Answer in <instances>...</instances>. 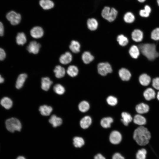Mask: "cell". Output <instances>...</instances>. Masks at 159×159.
I'll return each instance as SVG.
<instances>
[{"label":"cell","instance_id":"9c48e42d","mask_svg":"<svg viewBox=\"0 0 159 159\" xmlns=\"http://www.w3.org/2000/svg\"><path fill=\"white\" fill-rule=\"evenodd\" d=\"M86 24L87 29L91 31H96L99 26L98 21L94 18L88 19L87 21Z\"/></svg>","mask_w":159,"mask_h":159},{"label":"cell","instance_id":"484cf974","mask_svg":"<svg viewBox=\"0 0 159 159\" xmlns=\"http://www.w3.org/2000/svg\"><path fill=\"white\" fill-rule=\"evenodd\" d=\"M92 123V119L88 116H85L81 120L80 125L82 128L85 129L88 128Z\"/></svg>","mask_w":159,"mask_h":159},{"label":"cell","instance_id":"5bb4252c","mask_svg":"<svg viewBox=\"0 0 159 159\" xmlns=\"http://www.w3.org/2000/svg\"><path fill=\"white\" fill-rule=\"evenodd\" d=\"M119 77L123 81L129 80L131 76L130 72L127 69L122 68L120 69L118 72Z\"/></svg>","mask_w":159,"mask_h":159},{"label":"cell","instance_id":"8d00e7d4","mask_svg":"<svg viewBox=\"0 0 159 159\" xmlns=\"http://www.w3.org/2000/svg\"><path fill=\"white\" fill-rule=\"evenodd\" d=\"M79 109L82 112H85L90 108V105L87 101H83L81 102L79 105Z\"/></svg>","mask_w":159,"mask_h":159},{"label":"cell","instance_id":"1f68e13d","mask_svg":"<svg viewBox=\"0 0 159 159\" xmlns=\"http://www.w3.org/2000/svg\"><path fill=\"white\" fill-rule=\"evenodd\" d=\"M17 44L19 45H23L26 42V38L25 34L23 32L19 33L16 37Z\"/></svg>","mask_w":159,"mask_h":159},{"label":"cell","instance_id":"c3c4849f","mask_svg":"<svg viewBox=\"0 0 159 159\" xmlns=\"http://www.w3.org/2000/svg\"><path fill=\"white\" fill-rule=\"evenodd\" d=\"M4 78L2 77L0 74V84L3 83L4 82Z\"/></svg>","mask_w":159,"mask_h":159},{"label":"cell","instance_id":"52a82bcc","mask_svg":"<svg viewBox=\"0 0 159 159\" xmlns=\"http://www.w3.org/2000/svg\"><path fill=\"white\" fill-rule=\"evenodd\" d=\"M135 110L138 114H144L147 113L149 112L150 107L148 104L141 102L136 105Z\"/></svg>","mask_w":159,"mask_h":159},{"label":"cell","instance_id":"5b68a950","mask_svg":"<svg viewBox=\"0 0 159 159\" xmlns=\"http://www.w3.org/2000/svg\"><path fill=\"white\" fill-rule=\"evenodd\" d=\"M97 69L98 73L102 76H105L112 71L111 65L107 62L99 63L97 66Z\"/></svg>","mask_w":159,"mask_h":159},{"label":"cell","instance_id":"60d3db41","mask_svg":"<svg viewBox=\"0 0 159 159\" xmlns=\"http://www.w3.org/2000/svg\"><path fill=\"white\" fill-rule=\"evenodd\" d=\"M152 86L155 89L159 90V77H156L153 79Z\"/></svg>","mask_w":159,"mask_h":159},{"label":"cell","instance_id":"ba28073f","mask_svg":"<svg viewBox=\"0 0 159 159\" xmlns=\"http://www.w3.org/2000/svg\"><path fill=\"white\" fill-rule=\"evenodd\" d=\"M143 96L146 100L150 101L155 98L156 94L155 91L153 88L149 87L144 91Z\"/></svg>","mask_w":159,"mask_h":159},{"label":"cell","instance_id":"ac0fdd59","mask_svg":"<svg viewBox=\"0 0 159 159\" xmlns=\"http://www.w3.org/2000/svg\"><path fill=\"white\" fill-rule=\"evenodd\" d=\"M124 21L127 24H132L135 21V14L132 12L128 11L126 12L123 17Z\"/></svg>","mask_w":159,"mask_h":159},{"label":"cell","instance_id":"d590c367","mask_svg":"<svg viewBox=\"0 0 159 159\" xmlns=\"http://www.w3.org/2000/svg\"><path fill=\"white\" fill-rule=\"evenodd\" d=\"M147 151L144 148L139 150L136 154V159H146Z\"/></svg>","mask_w":159,"mask_h":159},{"label":"cell","instance_id":"7a4b0ae2","mask_svg":"<svg viewBox=\"0 0 159 159\" xmlns=\"http://www.w3.org/2000/svg\"><path fill=\"white\" fill-rule=\"evenodd\" d=\"M138 48L142 54L149 60H153L159 56L154 44H142L139 45Z\"/></svg>","mask_w":159,"mask_h":159},{"label":"cell","instance_id":"83f0119b","mask_svg":"<svg viewBox=\"0 0 159 159\" xmlns=\"http://www.w3.org/2000/svg\"><path fill=\"white\" fill-rule=\"evenodd\" d=\"M54 72L56 77L58 78L63 77L65 75V71L64 68L60 65L55 67Z\"/></svg>","mask_w":159,"mask_h":159},{"label":"cell","instance_id":"e575fe53","mask_svg":"<svg viewBox=\"0 0 159 159\" xmlns=\"http://www.w3.org/2000/svg\"><path fill=\"white\" fill-rule=\"evenodd\" d=\"M73 144L75 147L80 148L84 145L85 142L81 137H76L73 139Z\"/></svg>","mask_w":159,"mask_h":159},{"label":"cell","instance_id":"4316f807","mask_svg":"<svg viewBox=\"0 0 159 159\" xmlns=\"http://www.w3.org/2000/svg\"><path fill=\"white\" fill-rule=\"evenodd\" d=\"M129 52L130 56L135 59H137L140 55L139 48L135 45H133L130 47Z\"/></svg>","mask_w":159,"mask_h":159},{"label":"cell","instance_id":"f907efd6","mask_svg":"<svg viewBox=\"0 0 159 159\" xmlns=\"http://www.w3.org/2000/svg\"><path fill=\"white\" fill-rule=\"evenodd\" d=\"M156 96L157 100L159 101V90L157 92Z\"/></svg>","mask_w":159,"mask_h":159},{"label":"cell","instance_id":"ffe728a7","mask_svg":"<svg viewBox=\"0 0 159 159\" xmlns=\"http://www.w3.org/2000/svg\"><path fill=\"white\" fill-rule=\"evenodd\" d=\"M27 76V75L25 73L21 74L19 76L15 84L16 89H19L22 87Z\"/></svg>","mask_w":159,"mask_h":159},{"label":"cell","instance_id":"7402d4cb","mask_svg":"<svg viewBox=\"0 0 159 159\" xmlns=\"http://www.w3.org/2000/svg\"><path fill=\"white\" fill-rule=\"evenodd\" d=\"M39 4L42 9L44 10L51 9L54 6V2L51 0H40Z\"/></svg>","mask_w":159,"mask_h":159},{"label":"cell","instance_id":"d6a6232c","mask_svg":"<svg viewBox=\"0 0 159 159\" xmlns=\"http://www.w3.org/2000/svg\"><path fill=\"white\" fill-rule=\"evenodd\" d=\"M67 72L69 76L74 77L77 75L78 73L79 70L77 66L72 65L68 67Z\"/></svg>","mask_w":159,"mask_h":159},{"label":"cell","instance_id":"2e32d148","mask_svg":"<svg viewBox=\"0 0 159 159\" xmlns=\"http://www.w3.org/2000/svg\"><path fill=\"white\" fill-rule=\"evenodd\" d=\"M132 39L136 42H140L143 38V32L140 29H135L133 30L131 34Z\"/></svg>","mask_w":159,"mask_h":159},{"label":"cell","instance_id":"f546056e","mask_svg":"<svg viewBox=\"0 0 159 159\" xmlns=\"http://www.w3.org/2000/svg\"><path fill=\"white\" fill-rule=\"evenodd\" d=\"M80 44L76 40H72L69 46L70 50L74 53H77L80 52Z\"/></svg>","mask_w":159,"mask_h":159},{"label":"cell","instance_id":"b9f144b4","mask_svg":"<svg viewBox=\"0 0 159 159\" xmlns=\"http://www.w3.org/2000/svg\"><path fill=\"white\" fill-rule=\"evenodd\" d=\"M139 13L140 16L145 18L148 17L150 14L149 12L144 9L140 10L139 11Z\"/></svg>","mask_w":159,"mask_h":159},{"label":"cell","instance_id":"d6986e66","mask_svg":"<svg viewBox=\"0 0 159 159\" xmlns=\"http://www.w3.org/2000/svg\"><path fill=\"white\" fill-rule=\"evenodd\" d=\"M151 80L150 77L146 74H141L139 77V81L140 84L143 86L148 85Z\"/></svg>","mask_w":159,"mask_h":159},{"label":"cell","instance_id":"e0dca14e","mask_svg":"<svg viewBox=\"0 0 159 159\" xmlns=\"http://www.w3.org/2000/svg\"><path fill=\"white\" fill-rule=\"evenodd\" d=\"M72 59V55L69 52H67L62 54L60 57L59 60L62 64H66L70 63Z\"/></svg>","mask_w":159,"mask_h":159},{"label":"cell","instance_id":"cb8c5ba5","mask_svg":"<svg viewBox=\"0 0 159 159\" xmlns=\"http://www.w3.org/2000/svg\"><path fill=\"white\" fill-rule=\"evenodd\" d=\"M122 119L121 121L125 126H128L129 124L133 120L131 115L129 113L126 112H123L122 113Z\"/></svg>","mask_w":159,"mask_h":159},{"label":"cell","instance_id":"836d02e7","mask_svg":"<svg viewBox=\"0 0 159 159\" xmlns=\"http://www.w3.org/2000/svg\"><path fill=\"white\" fill-rule=\"evenodd\" d=\"M113 122V119L111 117H107L102 118L101 120L100 124L102 127L104 128L110 127L111 124Z\"/></svg>","mask_w":159,"mask_h":159},{"label":"cell","instance_id":"bcb514c9","mask_svg":"<svg viewBox=\"0 0 159 159\" xmlns=\"http://www.w3.org/2000/svg\"><path fill=\"white\" fill-rule=\"evenodd\" d=\"M94 159H106L102 155L100 154H98L94 157Z\"/></svg>","mask_w":159,"mask_h":159},{"label":"cell","instance_id":"f1b7e54d","mask_svg":"<svg viewBox=\"0 0 159 159\" xmlns=\"http://www.w3.org/2000/svg\"><path fill=\"white\" fill-rule=\"evenodd\" d=\"M39 110L42 115L47 116L50 115L52 111V108L50 106L44 105L40 107Z\"/></svg>","mask_w":159,"mask_h":159},{"label":"cell","instance_id":"816d5d0a","mask_svg":"<svg viewBox=\"0 0 159 159\" xmlns=\"http://www.w3.org/2000/svg\"><path fill=\"white\" fill-rule=\"evenodd\" d=\"M137 0L139 2L143 3L146 0Z\"/></svg>","mask_w":159,"mask_h":159},{"label":"cell","instance_id":"8fae6325","mask_svg":"<svg viewBox=\"0 0 159 159\" xmlns=\"http://www.w3.org/2000/svg\"><path fill=\"white\" fill-rule=\"evenodd\" d=\"M122 137L121 134L117 131H114L110 134L109 139L110 142L114 144H119L122 140Z\"/></svg>","mask_w":159,"mask_h":159},{"label":"cell","instance_id":"3957f363","mask_svg":"<svg viewBox=\"0 0 159 159\" xmlns=\"http://www.w3.org/2000/svg\"><path fill=\"white\" fill-rule=\"evenodd\" d=\"M118 13V11L115 8L105 6L102 10L101 15L104 19L110 22H112L116 19Z\"/></svg>","mask_w":159,"mask_h":159},{"label":"cell","instance_id":"7dc6e473","mask_svg":"<svg viewBox=\"0 0 159 159\" xmlns=\"http://www.w3.org/2000/svg\"><path fill=\"white\" fill-rule=\"evenodd\" d=\"M144 9L150 13L151 11V9L150 6L148 5H146L145 6Z\"/></svg>","mask_w":159,"mask_h":159},{"label":"cell","instance_id":"7bdbcfd3","mask_svg":"<svg viewBox=\"0 0 159 159\" xmlns=\"http://www.w3.org/2000/svg\"><path fill=\"white\" fill-rule=\"evenodd\" d=\"M6 54L4 50L0 48V61L3 60L6 57Z\"/></svg>","mask_w":159,"mask_h":159},{"label":"cell","instance_id":"ab89813d","mask_svg":"<svg viewBox=\"0 0 159 159\" xmlns=\"http://www.w3.org/2000/svg\"><path fill=\"white\" fill-rule=\"evenodd\" d=\"M107 101L108 104L111 106H114L117 102V99L113 96H109L107 99Z\"/></svg>","mask_w":159,"mask_h":159},{"label":"cell","instance_id":"6da1fadb","mask_svg":"<svg viewBox=\"0 0 159 159\" xmlns=\"http://www.w3.org/2000/svg\"><path fill=\"white\" fill-rule=\"evenodd\" d=\"M151 134L149 129L144 126H139L133 132V138L139 145L144 146L147 145L151 138Z\"/></svg>","mask_w":159,"mask_h":159},{"label":"cell","instance_id":"8992f818","mask_svg":"<svg viewBox=\"0 0 159 159\" xmlns=\"http://www.w3.org/2000/svg\"><path fill=\"white\" fill-rule=\"evenodd\" d=\"M6 17L7 19L13 25H16L19 24L21 19V15L13 11L8 13Z\"/></svg>","mask_w":159,"mask_h":159},{"label":"cell","instance_id":"ee69618b","mask_svg":"<svg viewBox=\"0 0 159 159\" xmlns=\"http://www.w3.org/2000/svg\"><path fill=\"white\" fill-rule=\"evenodd\" d=\"M112 159H125V158L120 153H116L113 155Z\"/></svg>","mask_w":159,"mask_h":159},{"label":"cell","instance_id":"681fc988","mask_svg":"<svg viewBox=\"0 0 159 159\" xmlns=\"http://www.w3.org/2000/svg\"><path fill=\"white\" fill-rule=\"evenodd\" d=\"M16 159H26L24 157L22 156H19Z\"/></svg>","mask_w":159,"mask_h":159},{"label":"cell","instance_id":"44dd1931","mask_svg":"<svg viewBox=\"0 0 159 159\" xmlns=\"http://www.w3.org/2000/svg\"><path fill=\"white\" fill-rule=\"evenodd\" d=\"M52 82L48 77H43L42 79L41 88L42 89L45 91H48L50 88Z\"/></svg>","mask_w":159,"mask_h":159},{"label":"cell","instance_id":"4fadbf2b","mask_svg":"<svg viewBox=\"0 0 159 159\" xmlns=\"http://www.w3.org/2000/svg\"><path fill=\"white\" fill-rule=\"evenodd\" d=\"M1 105L6 110L10 109L13 105V102L12 100L7 96L3 97L0 100Z\"/></svg>","mask_w":159,"mask_h":159},{"label":"cell","instance_id":"9a60e30c","mask_svg":"<svg viewBox=\"0 0 159 159\" xmlns=\"http://www.w3.org/2000/svg\"><path fill=\"white\" fill-rule=\"evenodd\" d=\"M134 123L139 126H143L145 125L147 121L145 117L141 114L135 115L133 119Z\"/></svg>","mask_w":159,"mask_h":159},{"label":"cell","instance_id":"f6af8a7d","mask_svg":"<svg viewBox=\"0 0 159 159\" xmlns=\"http://www.w3.org/2000/svg\"><path fill=\"white\" fill-rule=\"evenodd\" d=\"M4 26L2 23L0 21V36H2L4 34Z\"/></svg>","mask_w":159,"mask_h":159},{"label":"cell","instance_id":"f35d334b","mask_svg":"<svg viewBox=\"0 0 159 159\" xmlns=\"http://www.w3.org/2000/svg\"><path fill=\"white\" fill-rule=\"evenodd\" d=\"M151 38L154 40H159V27L154 29L151 34Z\"/></svg>","mask_w":159,"mask_h":159},{"label":"cell","instance_id":"4dcf8cb0","mask_svg":"<svg viewBox=\"0 0 159 159\" xmlns=\"http://www.w3.org/2000/svg\"><path fill=\"white\" fill-rule=\"evenodd\" d=\"M117 40L119 44L124 47L126 46L128 43L127 37L122 34H120L117 37Z\"/></svg>","mask_w":159,"mask_h":159},{"label":"cell","instance_id":"d4e9b609","mask_svg":"<svg viewBox=\"0 0 159 159\" xmlns=\"http://www.w3.org/2000/svg\"><path fill=\"white\" fill-rule=\"evenodd\" d=\"M49 122L54 127H56L62 124V121L60 118L57 117L55 115H53L49 120Z\"/></svg>","mask_w":159,"mask_h":159},{"label":"cell","instance_id":"277c9868","mask_svg":"<svg viewBox=\"0 0 159 159\" xmlns=\"http://www.w3.org/2000/svg\"><path fill=\"white\" fill-rule=\"evenodd\" d=\"M5 125L7 130L11 133H14L15 131H20L22 127L19 120L14 117L7 119L5 122Z\"/></svg>","mask_w":159,"mask_h":159},{"label":"cell","instance_id":"30bf717a","mask_svg":"<svg viewBox=\"0 0 159 159\" xmlns=\"http://www.w3.org/2000/svg\"><path fill=\"white\" fill-rule=\"evenodd\" d=\"M40 47L39 43L35 41H32L30 42L26 49L29 52L36 54L39 52Z\"/></svg>","mask_w":159,"mask_h":159},{"label":"cell","instance_id":"74e56055","mask_svg":"<svg viewBox=\"0 0 159 159\" xmlns=\"http://www.w3.org/2000/svg\"><path fill=\"white\" fill-rule=\"evenodd\" d=\"M53 90L55 93L59 95L64 94L65 91L64 87L60 84L55 85L54 87Z\"/></svg>","mask_w":159,"mask_h":159},{"label":"cell","instance_id":"f5cc1de1","mask_svg":"<svg viewBox=\"0 0 159 159\" xmlns=\"http://www.w3.org/2000/svg\"><path fill=\"white\" fill-rule=\"evenodd\" d=\"M157 2L158 5L159 6V0H157Z\"/></svg>","mask_w":159,"mask_h":159},{"label":"cell","instance_id":"7c38bea8","mask_svg":"<svg viewBox=\"0 0 159 159\" xmlns=\"http://www.w3.org/2000/svg\"><path fill=\"white\" fill-rule=\"evenodd\" d=\"M44 32L42 28L39 26L34 27L30 31L31 36L36 39L42 37L43 35Z\"/></svg>","mask_w":159,"mask_h":159},{"label":"cell","instance_id":"603a6c76","mask_svg":"<svg viewBox=\"0 0 159 159\" xmlns=\"http://www.w3.org/2000/svg\"><path fill=\"white\" fill-rule=\"evenodd\" d=\"M82 59L83 62L86 64L92 62L94 59V57L88 51H85L82 54Z\"/></svg>","mask_w":159,"mask_h":159}]
</instances>
